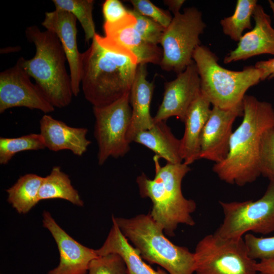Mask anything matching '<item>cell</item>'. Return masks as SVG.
<instances>
[{
    "label": "cell",
    "mask_w": 274,
    "mask_h": 274,
    "mask_svg": "<svg viewBox=\"0 0 274 274\" xmlns=\"http://www.w3.org/2000/svg\"><path fill=\"white\" fill-rule=\"evenodd\" d=\"M196 274H257V262L248 255L243 238H221L206 235L194 252Z\"/></svg>",
    "instance_id": "cell-9"
},
{
    "label": "cell",
    "mask_w": 274,
    "mask_h": 274,
    "mask_svg": "<svg viewBox=\"0 0 274 274\" xmlns=\"http://www.w3.org/2000/svg\"><path fill=\"white\" fill-rule=\"evenodd\" d=\"M147 75L146 64H139L130 91L132 113L126 134L129 143L133 142L138 133L150 129L155 124L150 110L154 84L147 80Z\"/></svg>",
    "instance_id": "cell-19"
},
{
    "label": "cell",
    "mask_w": 274,
    "mask_h": 274,
    "mask_svg": "<svg viewBox=\"0 0 274 274\" xmlns=\"http://www.w3.org/2000/svg\"><path fill=\"white\" fill-rule=\"evenodd\" d=\"M93 112L98 164L102 165L110 157L125 156L130 150L126 139L132 113L130 92L108 106L93 107Z\"/></svg>",
    "instance_id": "cell-10"
},
{
    "label": "cell",
    "mask_w": 274,
    "mask_h": 274,
    "mask_svg": "<svg viewBox=\"0 0 274 274\" xmlns=\"http://www.w3.org/2000/svg\"><path fill=\"white\" fill-rule=\"evenodd\" d=\"M162 101L155 116L154 123L177 117L184 121L187 112L200 93V82L194 62L177 75L174 80L164 83Z\"/></svg>",
    "instance_id": "cell-12"
},
{
    "label": "cell",
    "mask_w": 274,
    "mask_h": 274,
    "mask_svg": "<svg viewBox=\"0 0 274 274\" xmlns=\"http://www.w3.org/2000/svg\"><path fill=\"white\" fill-rule=\"evenodd\" d=\"M27 40L36 47L34 56L20 57L17 62L30 77L47 100L55 108L68 106L74 96L70 75L65 66L66 57L57 35L42 31L37 25L25 30Z\"/></svg>",
    "instance_id": "cell-4"
},
{
    "label": "cell",
    "mask_w": 274,
    "mask_h": 274,
    "mask_svg": "<svg viewBox=\"0 0 274 274\" xmlns=\"http://www.w3.org/2000/svg\"><path fill=\"white\" fill-rule=\"evenodd\" d=\"M254 66L262 71L261 81L274 77V57L267 60L258 61Z\"/></svg>",
    "instance_id": "cell-34"
},
{
    "label": "cell",
    "mask_w": 274,
    "mask_h": 274,
    "mask_svg": "<svg viewBox=\"0 0 274 274\" xmlns=\"http://www.w3.org/2000/svg\"><path fill=\"white\" fill-rule=\"evenodd\" d=\"M40 128L46 148L52 151L68 150L74 155L81 156L91 143L86 138L87 128L70 126L49 115L42 116Z\"/></svg>",
    "instance_id": "cell-18"
},
{
    "label": "cell",
    "mask_w": 274,
    "mask_h": 274,
    "mask_svg": "<svg viewBox=\"0 0 274 274\" xmlns=\"http://www.w3.org/2000/svg\"><path fill=\"white\" fill-rule=\"evenodd\" d=\"M43 179L36 174H27L6 190L8 202L19 214L27 213L40 201L39 192Z\"/></svg>",
    "instance_id": "cell-23"
},
{
    "label": "cell",
    "mask_w": 274,
    "mask_h": 274,
    "mask_svg": "<svg viewBox=\"0 0 274 274\" xmlns=\"http://www.w3.org/2000/svg\"><path fill=\"white\" fill-rule=\"evenodd\" d=\"M249 257L255 260H274V236L257 237L251 233L244 236Z\"/></svg>",
    "instance_id": "cell-29"
},
{
    "label": "cell",
    "mask_w": 274,
    "mask_h": 274,
    "mask_svg": "<svg viewBox=\"0 0 274 274\" xmlns=\"http://www.w3.org/2000/svg\"><path fill=\"white\" fill-rule=\"evenodd\" d=\"M129 11L124 18L114 23L105 22L104 37L96 33L101 41L126 48L136 57L138 64L151 63L160 65L162 49L145 41L134 27L136 19Z\"/></svg>",
    "instance_id": "cell-15"
},
{
    "label": "cell",
    "mask_w": 274,
    "mask_h": 274,
    "mask_svg": "<svg viewBox=\"0 0 274 274\" xmlns=\"http://www.w3.org/2000/svg\"><path fill=\"white\" fill-rule=\"evenodd\" d=\"M81 86L93 107L108 106L129 93L137 70L135 57L101 47L93 38L82 53Z\"/></svg>",
    "instance_id": "cell-3"
},
{
    "label": "cell",
    "mask_w": 274,
    "mask_h": 274,
    "mask_svg": "<svg viewBox=\"0 0 274 274\" xmlns=\"http://www.w3.org/2000/svg\"><path fill=\"white\" fill-rule=\"evenodd\" d=\"M210 105L200 92L187 112L184 133L180 140V155L186 165L200 159L201 135L211 112Z\"/></svg>",
    "instance_id": "cell-20"
},
{
    "label": "cell",
    "mask_w": 274,
    "mask_h": 274,
    "mask_svg": "<svg viewBox=\"0 0 274 274\" xmlns=\"http://www.w3.org/2000/svg\"><path fill=\"white\" fill-rule=\"evenodd\" d=\"M43 225L53 237L59 253L57 266L47 274H87L91 261L98 257L95 250L74 239L56 223L51 214L44 211Z\"/></svg>",
    "instance_id": "cell-13"
},
{
    "label": "cell",
    "mask_w": 274,
    "mask_h": 274,
    "mask_svg": "<svg viewBox=\"0 0 274 274\" xmlns=\"http://www.w3.org/2000/svg\"><path fill=\"white\" fill-rule=\"evenodd\" d=\"M30 77L16 62L0 73V113L15 107L37 109L45 114L55 107L47 100Z\"/></svg>",
    "instance_id": "cell-11"
},
{
    "label": "cell",
    "mask_w": 274,
    "mask_h": 274,
    "mask_svg": "<svg viewBox=\"0 0 274 274\" xmlns=\"http://www.w3.org/2000/svg\"><path fill=\"white\" fill-rule=\"evenodd\" d=\"M243 115V107L224 110L213 106L201 135L200 159L217 163L226 158L233 133V124L237 117Z\"/></svg>",
    "instance_id": "cell-14"
},
{
    "label": "cell",
    "mask_w": 274,
    "mask_h": 274,
    "mask_svg": "<svg viewBox=\"0 0 274 274\" xmlns=\"http://www.w3.org/2000/svg\"><path fill=\"white\" fill-rule=\"evenodd\" d=\"M252 17L254 27L243 35L236 48L225 56L224 63L246 60L261 54L274 55V28L270 16L266 13L261 5L257 4Z\"/></svg>",
    "instance_id": "cell-17"
},
{
    "label": "cell",
    "mask_w": 274,
    "mask_h": 274,
    "mask_svg": "<svg viewBox=\"0 0 274 274\" xmlns=\"http://www.w3.org/2000/svg\"><path fill=\"white\" fill-rule=\"evenodd\" d=\"M112 222V226L102 246L95 250L98 256L112 253L119 254L125 262L127 274H167L159 268L155 270L147 264L139 252L122 233L113 218Z\"/></svg>",
    "instance_id": "cell-21"
},
{
    "label": "cell",
    "mask_w": 274,
    "mask_h": 274,
    "mask_svg": "<svg viewBox=\"0 0 274 274\" xmlns=\"http://www.w3.org/2000/svg\"><path fill=\"white\" fill-rule=\"evenodd\" d=\"M199 74L200 92L213 106L224 110L243 107L247 91L261 81L262 71L254 66L239 71L226 69L209 48L198 46L193 54Z\"/></svg>",
    "instance_id": "cell-6"
},
{
    "label": "cell",
    "mask_w": 274,
    "mask_h": 274,
    "mask_svg": "<svg viewBox=\"0 0 274 274\" xmlns=\"http://www.w3.org/2000/svg\"><path fill=\"white\" fill-rule=\"evenodd\" d=\"M46 148L40 133H30L18 138H0V164L7 165L17 153Z\"/></svg>",
    "instance_id": "cell-27"
},
{
    "label": "cell",
    "mask_w": 274,
    "mask_h": 274,
    "mask_svg": "<svg viewBox=\"0 0 274 274\" xmlns=\"http://www.w3.org/2000/svg\"><path fill=\"white\" fill-rule=\"evenodd\" d=\"M102 13L105 22L114 23L126 16L129 11L118 0H107L102 5Z\"/></svg>",
    "instance_id": "cell-33"
},
{
    "label": "cell",
    "mask_w": 274,
    "mask_h": 274,
    "mask_svg": "<svg viewBox=\"0 0 274 274\" xmlns=\"http://www.w3.org/2000/svg\"><path fill=\"white\" fill-rule=\"evenodd\" d=\"M112 217L123 235L149 263L159 265L169 274L194 272V253L168 240L150 213L130 218Z\"/></svg>",
    "instance_id": "cell-5"
},
{
    "label": "cell",
    "mask_w": 274,
    "mask_h": 274,
    "mask_svg": "<svg viewBox=\"0 0 274 274\" xmlns=\"http://www.w3.org/2000/svg\"><path fill=\"white\" fill-rule=\"evenodd\" d=\"M55 9L61 10L72 14L80 23L85 34V40L89 43L95 34V26L93 19V0H53Z\"/></svg>",
    "instance_id": "cell-26"
},
{
    "label": "cell",
    "mask_w": 274,
    "mask_h": 274,
    "mask_svg": "<svg viewBox=\"0 0 274 274\" xmlns=\"http://www.w3.org/2000/svg\"><path fill=\"white\" fill-rule=\"evenodd\" d=\"M241 124L233 131L228 155L214 163L213 171L222 181L244 186L261 176L259 168L260 142L264 132L274 125V108L270 102L246 94Z\"/></svg>",
    "instance_id": "cell-1"
},
{
    "label": "cell",
    "mask_w": 274,
    "mask_h": 274,
    "mask_svg": "<svg viewBox=\"0 0 274 274\" xmlns=\"http://www.w3.org/2000/svg\"><path fill=\"white\" fill-rule=\"evenodd\" d=\"M159 158L157 155L153 157L154 179H150L142 173L136 182L141 196L149 198L152 201L150 214L153 220L166 235L173 236L179 224L192 226L195 224L191 215L196 210V203L185 198L182 191V180L190 168L183 162L167 163L161 166Z\"/></svg>",
    "instance_id": "cell-2"
},
{
    "label": "cell",
    "mask_w": 274,
    "mask_h": 274,
    "mask_svg": "<svg viewBox=\"0 0 274 274\" xmlns=\"http://www.w3.org/2000/svg\"><path fill=\"white\" fill-rule=\"evenodd\" d=\"M51 199H64L78 207L84 205L69 176L61 170L59 166H54L50 173L44 177L39 190V201Z\"/></svg>",
    "instance_id": "cell-24"
},
{
    "label": "cell",
    "mask_w": 274,
    "mask_h": 274,
    "mask_svg": "<svg viewBox=\"0 0 274 274\" xmlns=\"http://www.w3.org/2000/svg\"><path fill=\"white\" fill-rule=\"evenodd\" d=\"M224 219L214 234L226 239L243 238L248 232L267 234L274 231V182L269 181L259 199L219 201Z\"/></svg>",
    "instance_id": "cell-8"
},
{
    "label": "cell",
    "mask_w": 274,
    "mask_h": 274,
    "mask_svg": "<svg viewBox=\"0 0 274 274\" xmlns=\"http://www.w3.org/2000/svg\"><path fill=\"white\" fill-rule=\"evenodd\" d=\"M206 27L202 14L195 7L186 8L183 13L174 15L160 43L163 52L161 68L177 74L184 71L194 62L193 53L201 45L200 36Z\"/></svg>",
    "instance_id": "cell-7"
},
{
    "label": "cell",
    "mask_w": 274,
    "mask_h": 274,
    "mask_svg": "<svg viewBox=\"0 0 274 274\" xmlns=\"http://www.w3.org/2000/svg\"><path fill=\"white\" fill-rule=\"evenodd\" d=\"M129 10L136 19L134 27L141 37L151 44L157 45L160 43L165 28L134 10Z\"/></svg>",
    "instance_id": "cell-31"
},
{
    "label": "cell",
    "mask_w": 274,
    "mask_h": 274,
    "mask_svg": "<svg viewBox=\"0 0 274 274\" xmlns=\"http://www.w3.org/2000/svg\"><path fill=\"white\" fill-rule=\"evenodd\" d=\"M164 3L166 5L169 9V11L172 12L174 15L180 13V10L184 3V0H165Z\"/></svg>",
    "instance_id": "cell-36"
},
{
    "label": "cell",
    "mask_w": 274,
    "mask_h": 274,
    "mask_svg": "<svg viewBox=\"0 0 274 274\" xmlns=\"http://www.w3.org/2000/svg\"><path fill=\"white\" fill-rule=\"evenodd\" d=\"M256 268L258 274H274V260L257 262Z\"/></svg>",
    "instance_id": "cell-35"
},
{
    "label": "cell",
    "mask_w": 274,
    "mask_h": 274,
    "mask_svg": "<svg viewBox=\"0 0 274 274\" xmlns=\"http://www.w3.org/2000/svg\"><path fill=\"white\" fill-rule=\"evenodd\" d=\"M77 19L71 13L59 9L45 13L42 25L55 33L64 50L70 68L74 96L80 91L82 74V53L78 48Z\"/></svg>",
    "instance_id": "cell-16"
},
{
    "label": "cell",
    "mask_w": 274,
    "mask_h": 274,
    "mask_svg": "<svg viewBox=\"0 0 274 274\" xmlns=\"http://www.w3.org/2000/svg\"><path fill=\"white\" fill-rule=\"evenodd\" d=\"M257 5L256 0H237L233 14L220 21L223 33L238 42L246 29H251V17Z\"/></svg>",
    "instance_id": "cell-25"
},
{
    "label": "cell",
    "mask_w": 274,
    "mask_h": 274,
    "mask_svg": "<svg viewBox=\"0 0 274 274\" xmlns=\"http://www.w3.org/2000/svg\"><path fill=\"white\" fill-rule=\"evenodd\" d=\"M133 142L150 149L155 155L165 159L167 163L183 162L180 155V140L174 136L165 121L155 123L150 129L140 132Z\"/></svg>",
    "instance_id": "cell-22"
},
{
    "label": "cell",
    "mask_w": 274,
    "mask_h": 274,
    "mask_svg": "<svg viewBox=\"0 0 274 274\" xmlns=\"http://www.w3.org/2000/svg\"><path fill=\"white\" fill-rule=\"evenodd\" d=\"M259 168L261 175L274 182V125L267 129L262 136Z\"/></svg>",
    "instance_id": "cell-28"
},
{
    "label": "cell",
    "mask_w": 274,
    "mask_h": 274,
    "mask_svg": "<svg viewBox=\"0 0 274 274\" xmlns=\"http://www.w3.org/2000/svg\"><path fill=\"white\" fill-rule=\"evenodd\" d=\"M88 274H127V269L123 258L118 254L112 253L93 259Z\"/></svg>",
    "instance_id": "cell-30"
},
{
    "label": "cell",
    "mask_w": 274,
    "mask_h": 274,
    "mask_svg": "<svg viewBox=\"0 0 274 274\" xmlns=\"http://www.w3.org/2000/svg\"><path fill=\"white\" fill-rule=\"evenodd\" d=\"M130 2L134 11L147 17L166 28L173 17L168 11L161 9L149 0H131Z\"/></svg>",
    "instance_id": "cell-32"
}]
</instances>
